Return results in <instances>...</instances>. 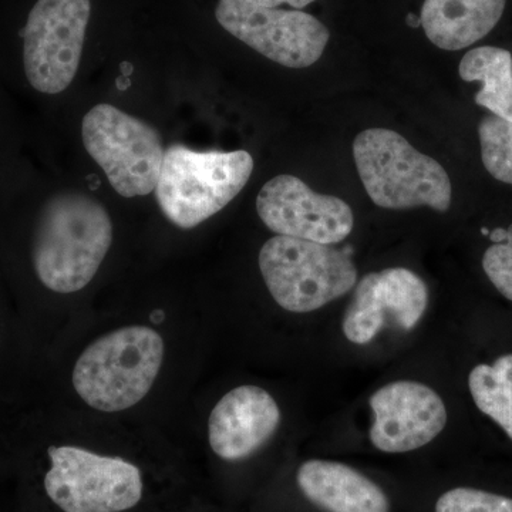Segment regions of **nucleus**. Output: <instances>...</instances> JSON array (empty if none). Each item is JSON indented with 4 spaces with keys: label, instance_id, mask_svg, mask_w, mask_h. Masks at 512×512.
Here are the masks:
<instances>
[{
    "label": "nucleus",
    "instance_id": "obj_1",
    "mask_svg": "<svg viewBox=\"0 0 512 512\" xmlns=\"http://www.w3.org/2000/svg\"><path fill=\"white\" fill-rule=\"evenodd\" d=\"M111 244L113 222L103 204L83 192L53 195L40 211L33 237L37 278L53 292L82 291Z\"/></svg>",
    "mask_w": 512,
    "mask_h": 512
},
{
    "label": "nucleus",
    "instance_id": "obj_2",
    "mask_svg": "<svg viewBox=\"0 0 512 512\" xmlns=\"http://www.w3.org/2000/svg\"><path fill=\"white\" fill-rule=\"evenodd\" d=\"M353 157L363 187L377 207L450 210L453 187L443 165L421 154L396 131H362L353 143Z\"/></svg>",
    "mask_w": 512,
    "mask_h": 512
},
{
    "label": "nucleus",
    "instance_id": "obj_3",
    "mask_svg": "<svg viewBox=\"0 0 512 512\" xmlns=\"http://www.w3.org/2000/svg\"><path fill=\"white\" fill-rule=\"evenodd\" d=\"M164 359L163 338L147 326H127L97 339L77 360L73 386L100 412L140 403L156 382Z\"/></svg>",
    "mask_w": 512,
    "mask_h": 512
},
{
    "label": "nucleus",
    "instance_id": "obj_4",
    "mask_svg": "<svg viewBox=\"0 0 512 512\" xmlns=\"http://www.w3.org/2000/svg\"><path fill=\"white\" fill-rule=\"evenodd\" d=\"M254 171L247 151H198L180 144L164 153L156 198L175 227L191 229L210 220L244 190Z\"/></svg>",
    "mask_w": 512,
    "mask_h": 512
},
{
    "label": "nucleus",
    "instance_id": "obj_5",
    "mask_svg": "<svg viewBox=\"0 0 512 512\" xmlns=\"http://www.w3.org/2000/svg\"><path fill=\"white\" fill-rule=\"evenodd\" d=\"M259 269L275 302L293 313L318 311L352 291L357 282L349 248L281 235L265 242Z\"/></svg>",
    "mask_w": 512,
    "mask_h": 512
},
{
    "label": "nucleus",
    "instance_id": "obj_6",
    "mask_svg": "<svg viewBox=\"0 0 512 512\" xmlns=\"http://www.w3.org/2000/svg\"><path fill=\"white\" fill-rule=\"evenodd\" d=\"M82 136L87 153L121 197L156 190L165 153L156 128L111 104H97L84 116Z\"/></svg>",
    "mask_w": 512,
    "mask_h": 512
},
{
    "label": "nucleus",
    "instance_id": "obj_7",
    "mask_svg": "<svg viewBox=\"0 0 512 512\" xmlns=\"http://www.w3.org/2000/svg\"><path fill=\"white\" fill-rule=\"evenodd\" d=\"M52 467L45 490L64 512H123L143 497V478L134 464L73 446L49 447Z\"/></svg>",
    "mask_w": 512,
    "mask_h": 512
},
{
    "label": "nucleus",
    "instance_id": "obj_8",
    "mask_svg": "<svg viewBox=\"0 0 512 512\" xmlns=\"http://www.w3.org/2000/svg\"><path fill=\"white\" fill-rule=\"evenodd\" d=\"M90 0H37L23 29V63L30 86L59 94L72 84L82 60Z\"/></svg>",
    "mask_w": 512,
    "mask_h": 512
},
{
    "label": "nucleus",
    "instance_id": "obj_9",
    "mask_svg": "<svg viewBox=\"0 0 512 512\" xmlns=\"http://www.w3.org/2000/svg\"><path fill=\"white\" fill-rule=\"evenodd\" d=\"M215 18L229 35L291 69H305L318 62L330 39L328 28L319 19L299 9L220 0Z\"/></svg>",
    "mask_w": 512,
    "mask_h": 512
},
{
    "label": "nucleus",
    "instance_id": "obj_10",
    "mask_svg": "<svg viewBox=\"0 0 512 512\" xmlns=\"http://www.w3.org/2000/svg\"><path fill=\"white\" fill-rule=\"evenodd\" d=\"M256 211L276 235L335 245L349 237L355 225L348 202L318 194L301 178L278 175L259 191Z\"/></svg>",
    "mask_w": 512,
    "mask_h": 512
},
{
    "label": "nucleus",
    "instance_id": "obj_11",
    "mask_svg": "<svg viewBox=\"0 0 512 512\" xmlns=\"http://www.w3.org/2000/svg\"><path fill=\"white\" fill-rule=\"evenodd\" d=\"M427 303L429 289L410 269L372 272L356 285L343 316V333L355 345H367L386 326L413 329L423 318Z\"/></svg>",
    "mask_w": 512,
    "mask_h": 512
},
{
    "label": "nucleus",
    "instance_id": "obj_12",
    "mask_svg": "<svg viewBox=\"0 0 512 512\" xmlns=\"http://www.w3.org/2000/svg\"><path fill=\"white\" fill-rule=\"evenodd\" d=\"M369 403L375 416L370 440L383 453H409L427 446L447 424L446 404L423 383L400 380L386 384Z\"/></svg>",
    "mask_w": 512,
    "mask_h": 512
},
{
    "label": "nucleus",
    "instance_id": "obj_13",
    "mask_svg": "<svg viewBox=\"0 0 512 512\" xmlns=\"http://www.w3.org/2000/svg\"><path fill=\"white\" fill-rule=\"evenodd\" d=\"M279 423L281 410L271 394L258 386L235 387L212 410L210 446L222 460H244L274 436Z\"/></svg>",
    "mask_w": 512,
    "mask_h": 512
},
{
    "label": "nucleus",
    "instance_id": "obj_14",
    "mask_svg": "<svg viewBox=\"0 0 512 512\" xmlns=\"http://www.w3.org/2000/svg\"><path fill=\"white\" fill-rule=\"evenodd\" d=\"M296 483L312 504L328 512H390L389 498L379 485L338 461H306Z\"/></svg>",
    "mask_w": 512,
    "mask_h": 512
},
{
    "label": "nucleus",
    "instance_id": "obj_15",
    "mask_svg": "<svg viewBox=\"0 0 512 512\" xmlns=\"http://www.w3.org/2000/svg\"><path fill=\"white\" fill-rule=\"evenodd\" d=\"M507 0H424L421 26L431 43L448 52L484 39L503 18Z\"/></svg>",
    "mask_w": 512,
    "mask_h": 512
},
{
    "label": "nucleus",
    "instance_id": "obj_16",
    "mask_svg": "<svg viewBox=\"0 0 512 512\" xmlns=\"http://www.w3.org/2000/svg\"><path fill=\"white\" fill-rule=\"evenodd\" d=\"M458 74L464 82L481 83L476 103L493 116L512 123V55L495 46H480L461 59Z\"/></svg>",
    "mask_w": 512,
    "mask_h": 512
},
{
    "label": "nucleus",
    "instance_id": "obj_17",
    "mask_svg": "<svg viewBox=\"0 0 512 512\" xmlns=\"http://www.w3.org/2000/svg\"><path fill=\"white\" fill-rule=\"evenodd\" d=\"M468 390L477 409L495 421L512 440V353L481 363L468 375Z\"/></svg>",
    "mask_w": 512,
    "mask_h": 512
},
{
    "label": "nucleus",
    "instance_id": "obj_18",
    "mask_svg": "<svg viewBox=\"0 0 512 512\" xmlns=\"http://www.w3.org/2000/svg\"><path fill=\"white\" fill-rule=\"evenodd\" d=\"M481 160L495 180L512 185V123L485 116L478 124Z\"/></svg>",
    "mask_w": 512,
    "mask_h": 512
},
{
    "label": "nucleus",
    "instance_id": "obj_19",
    "mask_svg": "<svg viewBox=\"0 0 512 512\" xmlns=\"http://www.w3.org/2000/svg\"><path fill=\"white\" fill-rule=\"evenodd\" d=\"M490 239L494 244L483 256L485 275L494 288L512 302V224L507 229H494Z\"/></svg>",
    "mask_w": 512,
    "mask_h": 512
},
{
    "label": "nucleus",
    "instance_id": "obj_20",
    "mask_svg": "<svg viewBox=\"0 0 512 512\" xmlns=\"http://www.w3.org/2000/svg\"><path fill=\"white\" fill-rule=\"evenodd\" d=\"M436 512H512V498L477 488L458 487L441 495Z\"/></svg>",
    "mask_w": 512,
    "mask_h": 512
},
{
    "label": "nucleus",
    "instance_id": "obj_21",
    "mask_svg": "<svg viewBox=\"0 0 512 512\" xmlns=\"http://www.w3.org/2000/svg\"><path fill=\"white\" fill-rule=\"evenodd\" d=\"M255 5L268 6V8H279L282 5L291 6V8L302 9L311 5L315 0H247Z\"/></svg>",
    "mask_w": 512,
    "mask_h": 512
},
{
    "label": "nucleus",
    "instance_id": "obj_22",
    "mask_svg": "<svg viewBox=\"0 0 512 512\" xmlns=\"http://www.w3.org/2000/svg\"><path fill=\"white\" fill-rule=\"evenodd\" d=\"M407 25L412 26V28H419L421 25L420 18H416L414 15L407 16Z\"/></svg>",
    "mask_w": 512,
    "mask_h": 512
},
{
    "label": "nucleus",
    "instance_id": "obj_23",
    "mask_svg": "<svg viewBox=\"0 0 512 512\" xmlns=\"http://www.w3.org/2000/svg\"><path fill=\"white\" fill-rule=\"evenodd\" d=\"M151 320H153L154 323L163 322V312H154L153 315H151Z\"/></svg>",
    "mask_w": 512,
    "mask_h": 512
}]
</instances>
